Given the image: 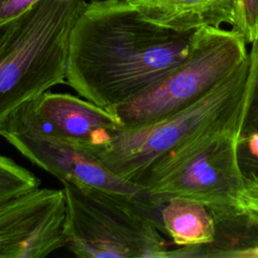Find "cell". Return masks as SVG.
Segmentation results:
<instances>
[{
  "label": "cell",
  "mask_w": 258,
  "mask_h": 258,
  "mask_svg": "<svg viewBox=\"0 0 258 258\" xmlns=\"http://www.w3.org/2000/svg\"><path fill=\"white\" fill-rule=\"evenodd\" d=\"M158 24L189 30L233 22L236 0H127Z\"/></svg>",
  "instance_id": "cell-11"
},
{
  "label": "cell",
  "mask_w": 258,
  "mask_h": 258,
  "mask_svg": "<svg viewBox=\"0 0 258 258\" xmlns=\"http://www.w3.org/2000/svg\"><path fill=\"white\" fill-rule=\"evenodd\" d=\"M250 44L247 83L239 136L258 134V36Z\"/></svg>",
  "instance_id": "cell-13"
},
{
  "label": "cell",
  "mask_w": 258,
  "mask_h": 258,
  "mask_svg": "<svg viewBox=\"0 0 258 258\" xmlns=\"http://www.w3.org/2000/svg\"><path fill=\"white\" fill-rule=\"evenodd\" d=\"M159 222L175 247H192L210 243L214 221L209 209L197 201L173 197L159 209Z\"/></svg>",
  "instance_id": "cell-12"
},
{
  "label": "cell",
  "mask_w": 258,
  "mask_h": 258,
  "mask_svg": "<svg viewBox=\"0 0 258 258\" xmlns=\"http://www.w3.org/2000/svg\"><path fill=\"white\" fill-rule=\"evenodd\" d=\"M199 31L153 22L127 0H91L71 33L66 83L109 112L180 63Z\"/></svg>",
  "instance_id": "cell-1"
},
{
  "label": "cell",
  "mask_w": 258,
  "mask_h": 258,
  "mask_svg": "<svg viewBox=\"0 0 258 258\" xmlns=\"http://www.w3.org/2000/svg\"><path fill=\"white\" fill-rule=\"evenodd\" d=\"M209 211L213 240L201 246L173 247L169 258L258 257V207L238 203Z\"/></svg>",
  "instance_id": "cell-10"
},
{
  "label": "cell",
  "mask_w": 258,
  "mask_h": 258,
  "mask_svg": "<svg viewBox=\"0 0 258 258\" xmlns=\"http://www.w3.org/2000/svg\"><path fill=\"white\" fill-rule=\"evenodd\" d=\"M239 203L258 207V184H247L240 197Z\"/></svg>",
  "instance_id": "cell-18"
},
{
  "label": "cell",
  "mask_w": 258,
  "mask_h": 258,
  "mask_svg": "<svg viewBox=\"0 0 258 258\" xmlns=\"http://www.w3.org/2000/svg\"><path fill=\"white\" fill-rule=\"evenodd\" d=\"M232 29L246 44L258 36V0H236Z\"/></svg>",
  "instance_id": "cell-15"
},
{
  "label": "cell",
  "mask_w": 258,
  "mask_h": 258,
  "mask_svg": "<svg viewBox=\"0 0 258 258\" xmlns=\"http://www.w3.org/2000/svg\"><path fill=\"white\" fill-rule=\"evenodd\" d=\"M237 161L247 184H258V134L238 136Z\"/></svg>",
  "instance_id": "cell-16"
},
{
  "label": "cell",
  "mask_w": 258,
  "mask_h": 258,
  "mask_svg": "<svg viewBox=\"0 0 258 258\" xmlns=\"http://www.w3.org/2000/svg\"><path fill=\"white\" fill-rule=\"evenodd\" d=\"M247 57L246 43L233 30L202 27L190 52L180 63L109 112L121 127L140 126L167 118L204 98Z\"/></svg>",
  "instance_id": "cell-5"
},
{
  "label": "cell",
  "mask_w": 258,
  "mask_h": 258,
  "mask_svg": "<svg viewBox=\"0 0 258 258\" xmlns=\"http://www.w3.org/2000/svg\"><path fill=\"white\" fill-rule=\"evenodd\" d=\"M86 0H38L0 47V133L24 104L66 83L70 37Z\"/></svg>",
  "instance_id": "cell-3"
},
{
  "label": "cell",
  "mask_w": 258,
  "mask_h": 258,
  "mask_svg": "<svg viewBox=\"0 0 258 258\" xmlns=\"http://www.w3.org/2000/svg\"><path fill=\"white\" fill-rule=\"evenodd\" d=\"M239 133L200 137L161 156L134 181L159 203L179 197L208 209L236 205L246 186L236 154Z\"/></svg>",
  "instance_id": "cell-6"
},
{
  "label": "cell",
  "mask_w": 258,
  "mask_h": 258,
  "mask_svg": "<svg viewBox=\"0 0 258 258\" xmlns=\"http://www.w3.org/2000/svg\"><path fill=\"white\" fill-rule=\"evenodd\" d=\"M17 18L10 20H0V47L6 41L7 37L13 30Z\"/></svg>",
  "instance_id": "cell-19"
},
{
  "label": "cell",
  "mask_w": 258,
  "mask_h": 258,
  "mask_svg": "<svg viewBox=\"0 0 258 258\" xmlns=\"http://www.w3.org/2000/svg\"><path fill=\"white\" fill-rule=\"evenodd\" d=\"M62 189L35 187L0 203V258H41L66 246Z\"/></svg>",
  "instance_id": "cell-8"
},
{
  "label": "cell",
  "mask_w": 258,
  "mask_h": 258,
  "mask_svg": "<svg viewBox=\"0 0 258 258\" xmlns=\"http://www.w3.org/2000/svg\"><path fill=\"white\" fill-rule=\"evenodd\" d=\"M22 108L41 132L90 151L121 128L112 113L71 94L46 91Z\"/></svg>",
  "instance_id": "cell-9"
},
{
  "label": "cell",
  "mask_w": 258,
  "mask_h": 258,
  "mask_svg": "<svg viewBox=\"0 0 258 258\" xmlns=\"http://www.w3.org/2000/svg\"><path fill=\"white\" fill-rule=\"evenodd\" d=\"M38 0H0V20L17 18Z\"/></svg>",
  "instance_id": "cell-17"
},
{
  "label": "cell",
  "mask_w": 258,
  "mask_h": 258,
  "mask_svg": "<svg viewBox=\"0 0 258 258\" xmlns=\"http://www.w3.org/2000/svg\"><path fill=\"white\" fill-rule=\"evenodd\" d=\"M0 135L31 162L60 181H74L158 203L142 187L115 175L88 150L41 132L22 106L10 117Z\"/></svg>",
  "instance_id": "cell-7"
},
{
  "label": "cell",
  "mask_w": 258,
  "mask_h": 258,
  "mask_svg": "<svg viewBox=\"0 0 258 258\" xmlns=\"http://www.w3.org/2000/svg\"><path fill=\"white\" fill-rule=\"evenodd\" d=\"M39 179L11 158L0 155V203L39 186Z\"/></svg>",
  "instance_id": "cell-14"
},
{
  "label": "cell",
  "mask_w": 258,
  "mask_h": 258,
  "mask_svg": "<svg viewBox=\"0 0 258 258\" xmlns=\"http://www.w3.org/2000/svg\"><path fill=\"white\" fill-rule=\"evenodd\" d=\"M248 73L247 60L191 106L159 121L121 127L102 146L88 150L106 168L134 184L152 162L200 137L239 133Z\"/></svg>",
  "instance_id": "cell-2"
},
{
  "label": "cell",
  "mask_w": 258,
  "mask_h": 258,
  "mask_svg": "<svg viewBox=\"0 0 258 258\" xmlns=\"http://www.w3.org/2000/svg\"><path fill=\"white\" fill-rule=\"evenodd\" d=\"M67 207L66 246L83 258H169L160 203L61 181Z\"/></svg>",
  "instance_id": "cell-4"
}]
</instances>
